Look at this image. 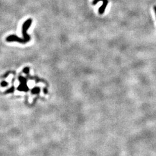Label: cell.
Listing matches in <instances>:
<instances>
[{
	"mask_svg": "<svg viewBox=\"0 0 156 156\" xmlns=\"http://www.w3.org/2000/svg\"><path fill=\"white\" fill-rule=\"evenodd\" d=\"M99 1H102L103 2H107L108 0H94V1H93V3H92V4L94 5H96L97 3H98Z\"/></svg>",
	"mask_w": 156,
	"mask_h": 156,
	"instance_id": "7a4b0ae2",
	"label": "cell"
},
{
	"mask_svg": "<svg viewBox=\"0 0 156 156\" xmlns=\"http://www.w3.org/2000/svg\"><path fill=\"white\" fill-rule=\"evenodd\" d=\"M154 11H155V13H156V6H154Z\"/></svg>",
	"mask_w": 156,
	"mask_h": 156,
	"instance_id": "5b68a950",
	"label": "cell"
},
{
	"mask_svg": "<svg viewBox=\"0 0 156 156\" xmlns=\"http://www.w3.org/2000/svg\"><path fill=\"white\" fill-rule=\"evenodd\" d=\"M7 84H8L7 83H6V82H4V81L1 83V86H4V87L6 86H7Z\"/></svg>",
	"mask_w": 156,
	"mask_h": 156,
	"instance_id": "3957f363",
	"label": "cell"
},
{
	"mask_svg": "<svg viewBox=\"0 0 156 156\" xmlns=\"http://www.w3.org/2000/svg\"><path fill=\"white\" fill-rule=\"evenodd\" d=\"M32 22L31 19H28L27 21H25L23 24L22 27V33H23V38H20L17 37L16 35H10L6 38V41L7 42H14L16 41L20 44H26L30 41V36L27 34V30L31 25Z\"/></svg>",
	"mask_w": 156,
	"mask_h": 156,
	"instance_id": "6da1fadb",
	"label": "cell"
},
{
	"mask_svg": "<svg viewBox=\"0 0 156 156\" xmlns=\"http://www.w3.org/2000/svg\"><path fill=\"white\" fill-rule=\"evenodd\" d=\"M13 91H14V90H13V87H12V88L10 90L6 91V93H12V92Z\"/></svg>",
	"mask_w": 156,
	"mask_h": 156,
	"instance_id": "277c9868",
	"label": "cell"
}]
</instances>
